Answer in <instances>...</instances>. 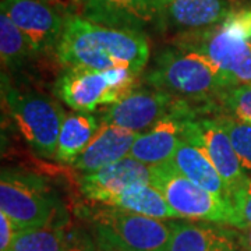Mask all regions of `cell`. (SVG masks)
Returning <instances> with one entry per match:
<instances>
[{
	"instance_id": "6da1fadb",
	"label": "cell",
	"mask_w": 251,
	"mask_h": 251,
	"mask_svg": "<svg viewBox=\"0 0 251 251\" xmlns=\"http://www.w3.org/2000/svg\"><path fill=\"white\" fill-rule=\"evenodd\" d=\"M56 56L66 67L92 70L128 69L141 74L150 57L143 32L117 29L74 14L64 18Z\"/></svg>"
},
{
	"instance_id": "7a4b0ae2",
	"label": "cell",
	"mask_w": 251,
	"mask_h": 251,
	"mask_svg": "<svg viewBox=\"0 0 251 251\" xmlns=\"http://www.w3.org/2000/svg\"><path fill=\"white\" fill-rule=\"evenodd\" d=\"M145 81L181 99L205 102L226 90L214 63L205 54L180 46L159 52Z\"/></svg>"
},
{
	"instance_id": "3957f363",
	"label": "cell",
	"mask_w": 251,
	"mask_h": 251,
	"mask_svg": "<svg viewBox=\"0 0 251 251\" xmlns=\"http://www.w3.org/2000/svg\"><path fill=\"white\" fill-rule=\"evenodd\" d=\"M99 246L119 251H168L171 221L95 204L85 209Z\"/></svg>"
},
{
	"instance_id": "277c9868",
	"label": "cell",
	"mask_w": 251,
	"mask_h": 251,
	"mask_svg": "<svg viewBox=\"0 0 251 251\" xmlns=\"http://www.w3.org/2000/svg\"><path fill=\"white\" fill-rule=\"evenodd\" d=\"M138 74L128 69L92 70L67 67L56 81L54 92L75 112H92L102 105H113L135 88Z\"/></svg>"
},
{
	"instance_id": "5b68a950",
	"label": "cell",
	"mask_w": 251,
	"mask_h": 251,
	"mask_svg": "<svg viewBox=\"0 0 251 251\" xmlns=\"http://www.w3.org/2000/svg\"><path fill=\"white\" fill-rule=\"evenodd\" d=\"M152 168V186L162 193L181 219L229 225L233 222L232 202L214 196L183 176L171 162Z\"/></svg>"
},
{
	"instance_id": "8992f818",
	"label": "cell",
	"mask_w": 251,
	"mask_h": 251,
	"mask_svg": "<svg viewBox=\"0 0 251 251\" xmlns=\"http://www.w3.org/2000/svg\"><path fill=\"white\" fill-rule=\"evenodd\" d=\"M4 99L20 133L38 155H56L64 112L60 105L45 95L9 87Z\"/></svg>"
},
{
	"instance_id": "52a82bcc",
	"label": "cell",
	"mask_w": 251,
	"mask_h": 251,
	"mask_svg": "<svg viewBox=\"0 0 251 251\" xmlns=\"http://www.w3.org/2000/svg\"><path fill=\"white\" fill-rule=\"evenodd\" d=\"M175 45L205 54L214 63L225 88L251 85V42L232 35L221 24L181 34Z\"/></svg>"
},
{
	"instance_id": "ba28073f",
	"label": "cell",
	"mask_w": 251,
	"mask_h": 251,
	"mask_svg": "<svg viewBox=\"0 0 251 251\" xmlns=\"http://www.w3.org/2000/svg\"><path fill=\"white\" fill-rule=\"evenodd\" d=\"M0 209L18 230H27L50 224L54 201L41 177L29 172L4 168L0 179Z\"/></svg>"
},
{
	"instance_id": "9c48e42d",
	"label": "cell",
	"mask_w": 251,
	"mask_h": 251,
	"mask_svg": "<svg viewBox=\"0 0 251 251\" xmlns=\"http://www.w3.org/2000/svg\"><path fill=\"white\" fill-rule=\"evenodd\" d=\"M183 99L158 88H134L127 97L109 105L100 115V123L145 133L163 117L179 108Z\"/></svg>"
},
{
	"instance_id": "30bf717a",
	"label": "cell",
	"mask_w": 251,
	"mask_h": 251,
	"mask_svg": "<svg viewBox=\"0 0 251 251\" xmlns=\"http://www.w3.org/2000/svg\"><path fill=\"white\" fill-rule=\"evenodd\" d=\"M183 138L205 153L225 180L230 194L247 179L249 175L243 169L233 144L216 117L188 119L183 130Z\"/></svg>"
},
{
	"instance_id": "8fae6325",
	"label": "cell",
	"mask_w": 251,
	"mask_h": 251,
	"mask_svg": "<svg viewBox=\"0 0 251 251\" xmlns=\"http://www.w3.org/2000/svg\"><path fill=\"white\" fill-rule=\"evenodd\" d=\"M1 11L17 25L35 53L56 49L64 18L42 0H1Z\"/></svg>"
},
{
	"instance_id": "7c38bea8",
	"label": "cell",
	"mask_w": 251,
	"mask_h": 251,
	"mask_svg": "<svg viewBox=\"0 0 251 251\" xmlns=\"http://www.w3.org/2000/svg\"><path fill=\"white\" fill-rule=\"evenodd\" d=\"M168 0H87L82 17L100 25L141 32L153 24L161 25Z\"/></svg>"
},
{
	"instance_id": "4fadbf2b",
	"label": "cell",
	"mask_w": 251,
	"mask_h": 251,
	"mask_svg": "<svg viewBox=\"0 0 251 251\" xmlns=\"http://www.w3.org/2000/svg\"><path fill=\"white\" fill-rule=\"evenodd\" d=\"M198 109L190 106L186 99L173 113L163 117L148 131L138 134L128 156L145 165L155 166L169 162L183 140V130L188 119L197 116Z\"/></svg>"
},
{
	"instance_id": "5bb4252c",
	"label": "cell",
	"mask_w": 251,
	"mask_h": 251,
	"mask_svg": "<svg viewBox=\"0 0 251 251\" xmlns=\"http://www.w3.org/2000/svg\"><path fill=\"white\" fill-rule=\"evenodd\" d=\"M140 184H152V168L131 156L84 173L80 179L82 194L94 204H100L105 198Z\"/></svg>"
},
{
	"instance_id": "9a60e30c",
	"label": "cell",
	"mask_w": 251,
	"mask_h": 251,
	"mask_svg": "<svg viewBox=\"0 0 251 251\" xmlns=\"http://www.w3.org/2000/svg\"><path fill=\"white\" fill-rule=\"evenodd\" d=\"M233 10L230 0H169L161 27L175 29L179 35L198 32L224 23Z\"/></svg>"
},
{
	"instance_id": "2e32d148",
	"label": "cell",
	"mask_w": 251,
	"mask_h": 251,
	"mask_svg": "<svg viewBox=\"0 0 251 251\" xmlns=\"http://www.w3.org/2000/svg\"><path fill=\"white\" fill-rule=\"evenodd\" d=\"M171 224L168 251H237L240 247L239 234L222 225L191 219H172Z\"/></svg>"
},
{
	"instance_id": "e0dca14e",
	"label": "cell",
	"mask_w": 251,
	"mask_h": 251,
	"mask_svg": "<svg viewBox=\"0 0 251 251\" xmlns=\"http://www.w3.org/2000/svg\"><path fill=\"white\" fill-rule=\"evenodd\" d=\"M137 137L138 133L123 127L100 123L97 134L73 162V166L84 173H91L122 161L130 155Z\"/></svg>"
},
{
	"instance_id": "ac0fdd59",
	"label": "cell",
	"mask_w": 251,
	"mask_h": 251,
	"mask_svg": "<svg viewBox=\"0 0 251 251\" xmlns=\"http://www.w3.org/2000/svg\"><path fill=\"white\" fill-rule=\"evenodd\" d=\"M177 171L194 184L212 193L214 196L230 201V190L205 153L187 140H181L169 161Z\"/></svg>"
},
{
	"instance_id": "d6986e66",
	"label": "cell",
	"mask_w": 251,
	"mask_h": 251,
	"mask_svg": "<svg viewBox=\"0 0 251 251\" xmlns=\"http://www.w3.org/2000/svg\"><path fill=\"white\" fill-rule=\"evenodd\" d=\"M100 205L119 208L123 211L163 219V221L181 219L179 214H176L172 209L168 201L162 196L161 191L153 187L152 184H140L123 190L117 194L105 198L100 202Z\"/></svg>"
},
{
	"instance_id": "ffe728a7",
	"label": "cell",
	"mask_w": 251,
	"mask_h": 251,
	"mask_svg": "<svg viewBox=\"0 0 251 251\" xmlns=\"http://www.w3.org/2000/svg\"><path fill=\"white\" fill-rule=\"evenodd\" d=\"M100 127V119L88 112H75L64 117L57 140L56 159L73 163Z\"/></svg>"
},
{
	"instance_id": "44dd1931",
	"label": "cell",
	"mask_w": 251,
	"mask_h": 251,
	"mask_svg": "<svg viewBox=\"0 0 251 251\" xmlns=\"http://www.w3.org/2000/svg\"><path fill=\"white\" fill-rule=\"evenodd\" d=\"M34 49L24 34L17 25L10 20V17L1 11L0 13V54L1 63L10 70H17L28 57L34 54Z\"/></svg>"
},
{
	"instance_id": "7402d4cb",
	"label": "cell",
	"mask_w": 251,
	"mask_h": 251,
	"mask_svg": "<svg viewBox=\"0 0 251 251\" xmlns=\"http://www.w3.org/2000/svg\"><path fill=\"white\" fill-rule=\"evenodd\" d=\"M70 240L66 230L59 226L20 230L13 251H66Z\"/></svg>"
},
{
	"instance_id": "603a6c76",
	"label": "cell",
	"mask_w": 251,
	"mask_h": 251,
	"mask_svg": "<svg viewBox=\"0 0 251 251\" xmlns=\"http://www.w3.org/2000/svg\"><path fill=\"white\" fill-rule=\"evenodd\" d=\"M218 122L222 125L230 141L244 172L251 176V125L246 123L233 115H219Z\"/></svg>"
},
{
	"instance_id": "cb8c5ba5",
	"label": "cell",
	"mask_w": 251,
	"mask_h": 251,
	"mask_svg": "<svg viewBox=\"0 0 251 251\" xmlns=\"http://www.w3.org/2000/svg\"><path fill=\"white\" fill-rule=\"evenodd\" d=\"M218 99L230 115L251 125V85L226 88Z\"/></svg>"
},
{
	"instance_id": "d4e9b609",
	"label": "cell",
	"mask_w": 251,
	"mask_h": 251,
	"mask_svg": "<svg viewBox=\"0 0 251 251\" xmlns=\"http://www.w3.org/2000/svg\"><path fill=\"white\" fill-rule=\"evenodd\" d=\"M230 202L233 208L232 226L240 230L251 227V176H247V179L233 191Z\"/></svg>"
},
{
	"instance_id": "484cf974",
	"label": "cell",
	"mask_w": 251,
	"mask_h": 251,
	"mask_svg": "<svg viewBox=\"0 0 251 251\" xmlns=\"http://www.w3.org/2000/svg\"><path fill=\"white\" fill-rule=\"evenodd\" d=\"M221 25L232 35L242 38L244 41L251 42V10L240 9L233 10L225 18Z\"/></svg>"
},
{
	"instance_id": "4316f807",
	"label": "cell",
	"mask_w": 251,
	"mask_h": 251,
	"mask_svg": "<svg viewBox=\"0 0 251 251\" xmlns=\"http://www.w3.org/2000/svg\"><path fill=\"white\" fill-rule=\"evenodd\" d=\"M18 227L4 212L0 211V251H13Z\"/></svg>"
},
{
	"instance_id": "83f0119b",
	"label": "cell",
	"mask_w": 251,
	"mask_h": 251,
	"mask_svg": "<svg viewBox=\"0 0 251 251\" xmlns=\"http://www.w3.org/2000/svg\"><path fill=\"white\" fill-rule=\"evenodd\" d=\"M42 1H45L46 4L52 6L59 13H63L64 17L74 16V14H77V11L80 9L82 11V7H84L81 0H42Z\"/></svg>"
},
{
	"instance_id": "f1b7e54d",
	"label": "cell",
	"mask_w": 251,
	"mask_h": 251,
	"mask_svg": "<svg viewBox=\"0 0 251 251\" xmlns=\"http://www.w3.org/2000/svg\"><path fill=\"white\" fill-rule=\"evenodd\" d=\"M239 240L243 251H251V227L242 229V232L239 233Z\"/></svg>"
},
{
	"instance_id": "f546056e",
	"label": "cell",
	"mask_w": 251,
	"mask_h": 251,
	"mask_svg": "<svg viewBox=\"0 0 251 251\" xmlns=\"http://www.w3.org/2000/svg\"><path fill=\"white\" fill-rule=\"evenodd\" d=\"M66 251H94V247L91 246V243L85 240H75V242H70Z\"/></svg>"
},
{
	"instance_id": "4dcf8cb0",
	"label": "cell",
	"mask_w": 251,
	"mask_h": 251,
	"mask_svg": "<svg viewBox=\"0 0 251 251\" xmlns=\"http://www.w3.org/2000/svg\"><path fill=\"white\" fill-rule=\"evenodd\" d=\"M99 251H119V250L110 249V247H103V246H99Z\"/></svg>"
},
{
	"instance_id": "1f68e13d",
	"label": "cell",
	"mask_w": 251,
	"mask_h": 251,
	"mask_svg": "<svg viewBox=\"0 0 251 251\" xmlns=\"http://www.w3.org/2000/svg\"><path fill=\"white\" fill-rule=\"evenodd\" d=\"M87 0H81V3H82V6H84V3H85Z\"/></svg>"
},
{
	"instance_id": "d6a6232c",
	"label": "cell",
	"mask_w": 251,
	"mask_h": 251,
	"mask_svg": "<svg viewBox=\"0 0 251 251\" xmlns=\"http://www.w3.org/2000/svg\"><path fill=\"white\" fill-rule=\"evenodd\" d=\"M168 1H169V0H168Z\"/></svg>"
}]
</instances>
